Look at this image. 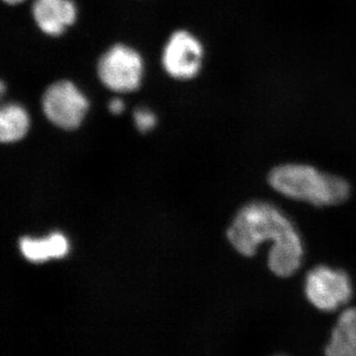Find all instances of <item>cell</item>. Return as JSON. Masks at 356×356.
<instances>
[{"mask_svg":"<svg viewBox=\"0 0 356 356\" xmlns=\"http://www.w3.org/2000/svg\"><path fill=\"white\" fill-rule=\"evenodd\" d=\"M42 108L54 125L70 131L81 126L88 114L89 102L76 84L60 81L51 84L44 91Z\"/></svg>","mask_w":356,"mask_h":356,"instance_id":"cell-5","label":"cell"},{"mask_svg":"<svg viewBox=\"0 0 356 356\" xmlns=\"http://www.w3.org/2000/svg\"><path fill=\"white\" fill-rule=\"evenodd\" d=\"M144 63L137 51L123 44H114L98 60L102 83L115 92H132L140 88Z\"/></svg>","mask_w":356,"mask_h":356,"instance_id":"cell-4","label":"cell"},{"mask_svg":"<svg viewBox=\"0 0 356 356\" xmlns=\"http://www.w3.org/2000/svg\"><path fill=\"white\" fill-rule=\"evenodd\" d=\"M134 119H135L136 126L140 133H146L151 130L156 123V115L151 110L147 108L136 109L134 112Z\"/></svg>","mask_w":356,"mask_h":356,"instance_id":"cell-11","label":"cell"},{"mask_svg":"<svg viewBox=\"0 0 356 356\" xmlns=\"http://www.w3.org/2000/svg\"><path fill=\"white\" fill-rule=\"evenodd\" d=\"M204 50L202 44L195 36L178 30L168 39L163 53V69L175 79H191L202 67Z\"/></svg>","mask_w":356,"mask_h":356,"instance_id":"cell-6","label":"cell"},{"mask_svg":"<svg viewBox=\"0 0 356 356\" xmlns=\"http://www.w3.org/2000/svg\"><path fill=\"white\" fill-rule=\"evenodd\" d=\"M33 18L44 34L58 37L76 22L77 10L72 0H35Z\"/></svg>","mask_w":356,"mask_h":356,"instance_id":"cell-7","label":"cell"},{"mask_svg":"<svg viewBox=\"0 0 356 356\" xmlns=\"http://www.w3.org/2000/svg\"><path fill=\"white\" fill-rule=\"evenodd\" d=\"M325 353L327 356H356V307L341 312L325 344Z\"/></svg>","mask_w":356,"mask_h":356,"instance_id":"cell-8","label":"cell"},{"mask_svg":"<svg viewBox=\"0 0 356 356\" xmlns=\"http://www.w3.org/2000/svg\"><path fill=\"white\" fill-rule=\"evenodd\" d=\"M29 115L17 103H8L0 110V140L2 143L16 142L27 134Z\"/></svg>","mask_w":356,"mask_h":356,"instance_id":"cell-10","label":"cell"},{"mask_svg":"<svg viewBox=\"0 0 356 356\" xmlns=\"http://www.w3.org/2000/svg\"><path fill=\"white\" fill-rule=\"evenodd\" d=\"M7 4H11V6H15V4L20 3V2L24 1V0H3Z\"/></svg>","mask_w":356,"mask_h":356,"instance_id":"cell-13","label":"cell"},{"mask_svg":"<svg viewBox=\"0 0 356 356\" xmlns=\"http://www.w3.org/2000/svg\"><path fill=\"white\" fill-rule=\"evenodd\" d=\"M268 184L281 195L316 207L336 206L350 198V185L339 175L302 163H285L269 172Z\"/></svg>","mask_w":356,"mask_h":356,"instance_id":"cell-2","label":"cell"},{"mask_svg":"<svg viewBox=\"0 0 356 356\" xmlns=\"http://www.w3.org/2000/svg\"><path fill=\"white\" fill-rule=\"evenodd\" d=\"M229 242L245 257L257 254L262 243L273 242L267 266L274 275L290 277L301 267L304 245L294 225L276 206L264 201L245 204L227 231Z\"/></svg>","mask_w":356,"mask_h":356,"instance_id":"cell-1","label":"cell"},{"mask_svg":"<svg viewBox=\"0 0 356 356\" xmlns=\"http://www.w3.org/2000/svg\"><path fill=\"white\" fill-rule=\"evenodd\" d=\"M124 108H125V105H124L123 100H121L120 98H114L109 102V111L111 113L120 114L123 112Z\"/></svg>","mask_w":356,"mask_h":356,"instance_id":"cell-12","label":"cell"},{"mask_svg":"<svg viewBox=\"0 0 356 356\" xmlns=\"http://www.w3.org/2000/svg\"><path fill=\"white\" fill-rule=\"evenodd\" d=\"M304 292L316 309L330 313L350 303L353 288L350 275L343 269L318 266L307 273Z\"/></svg>","mask_w":356,"mask_h":356,"instance_id":"cell-3","label":"cell"},{"mask_svg":"<svg viewBox=\"0 0 356 356\" xmlns=\"http://www.w3.org/2000/svg\"><path fill=\"white\" fill-rule=\"evenodd\" d=\"M20 250L28 261L43 262L47 259L65 257L69 250V243L62 234L55 233L44 240L22 238Z\"/></svg>","mask_w":356,"mask_h":356,"instance_id":"cell-9","label":"cell"}]
</instances>
